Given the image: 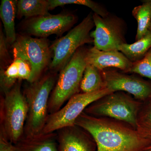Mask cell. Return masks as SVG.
<instances>
[{"mask_svg": "<svg viewBox=\"0 0 151 151\" xmlns=\"http://www.w3.org/2000/svg\"><path fill=\"white\" fill-rule=\"evenodd\" d=\"M113 92L105 88L92 93L75 94L64 107L48 116L42 135L48 134L56 130L75 126L76 120L88 106Z\"/></svg>", "mask_w": 151, "mask_h": 151, "instance_id": "cell-7", "label": "cell"}, {"mask_svg": "<svg viewBox=\"0 0 151 151\" xmlns=\"http://www.w3.org/2000/svg\"><path fill=\"white\" fill-rule=\"evenodd\" d=\"M5 36L2 29H0V65L1 69H5L12 62L9 54Z\"/></svg>", "mask_w": 151, "mask_h": 151, "instance_id": "cell-24", "label": "cell"}, {"mask_svg": "<svg viewBox=\"0 0 151 151\" xmlns=\"http://www.w3.org/2000/svg\"><path fill=\"white\" fill-rule=\"evenodd\" d=\"M87 50L84 46L78 48L60 70L49 101L48 111L51 114L59 111L65 102L78 94L87 65Z\"/></svg>", "mask_w": 151, "mask_h": 151, "instance_id": "cell-3", "label": "cell"}, {"mask_svg": "<svg viewBox=\"0 0 151 151\" xmlns=\"http://www.w3.org/2000/svg\"><path fill=\"white\" fill-rule=\"evenodd\" d=\"M95 29L91 32L94 47L99 50L119 51L122 45L127 43V25L124 19L109 13L102 17L93 13Z\"/></svg>", "mask_w": 151, "mask_h": 151, "instance_id": "cell-9", "label": "cell"}, {"mask_svg": "<svg viewBox=\"0 0 151 151\" xmlns=\"http://www.w3.org/2000/svg\"><path fill=\"white\" fill-rule=\"evenodd\" d=\"M147 151H151V148L150 149V150H148Z\"/></svg>", "mask_w": 151, "mask_h": 151, "instance_id": "cell-27", "label": "cell"}, {"mask_svg": "<svg viewBox=\"0 0 151 151\" xmlns=\"http://www.w3.org/2000/svg\"><path fill=\"white\" fill-rule=\"evenodd\" d=\"M46 135L34 139H26L15 145L19 151H59L56 143Z\"/></svg>", "mask_w": 151, "mask_h": 151, "instance_id": "cell-19", "label": "cell"}, {"mask_svg": "<svg viewBox=\"0 0 151 151\" xmlns=\"http://www.w3.org/2000/svg\"><path fill=\"white\" fill-rule=\"evenodd\" d=\"M17 1L2 0L0 6V17L4 24L6 40L12 45L15 42L17 34L15 27Z\"/></svg>", "mask_w": 151, "mask_h": 151, "instance_id": "cell-14", "label": "cell"}, {"mask_svg": "<svg viewBox=\"0 0 151 151\" xmlns=\"http://www.w3.org/2000/svg\"><path fill=\"white\" fill-rule=\"evenodd\" d=\"M0 151H19L15 145L10 142L2 133L0 137Z\"/></svg>", "mask_w": 151, "mask_h": 151, "instance_id": "cell-25", "label": "cell"}, {"mask_svg": "<svg viewBox=\"0 0 151 151\" xmlns=\"http://www.w3.org/2000/svg\"><path fill=\"white\" fill-rule=\"evenodd\" d=\"M151 48V31L149 30L142 38L134 43L122 45L119 51L131 62L134 63L142 59Z\"/></svg>", "mask_w": 151, "mask_h": 151, "instance_id": "cell-16", "label": "cell"}, {"mask_svg": "<svg viewBox=\"0 0 151 151\" xmlns=\"http://www.w3.org/2000/svg\"><path fill=\"white\" fill-rule=\"evenodd\" d=\"M94 27L93 13L90 12L66 35L53 42L50 45L52 60L49 66L51 72L61 70L78 48L93 42L91 32Z\"/></svg>", "mask_w": 151, "mask_h": 151, "instance_id": "cell-5", "label": "cell"}, {"mask_svg": "<svg viewBox=\"0 0 151 151\" xmlns=\"http://www.w3.org/2000/svg\"><path fill=\"white\" fill-rule=\"evenodd\" d=\"M48 0L17 1V17L27 19L50 14Z\"/></svg>", "mask_w": 151, "mask_h": 151, "instance_id": "cell-15", "label": "cell"}, {"mask_svg": "<svg viewBox=\"0 0 151 151\" xmlns=\"http://www.w3.org/2000/svg\"><path fill=\"white\" fill-rule=\"evenodd\" d=\"M149 30H150V31H151V22L150 23V27H149Z\"/></svg>", "mask_w": 151, "mask_h": 151, "instance_id": "cell-26", "label": "cell"}, {"mask_svg": "<svg viewBox=\"0 0 151 151\" xmlns=\"http://www.w3.org/2000/svg\"><path fill=\"white\" fill-rule=\"evenodd\" d=\"M128 73H137L151 80V48L142 59L133 63Z\"/></svg>", "mask_w": 151, "mask_h": 151, "instance_id": "cell-22", "label": "cell"}, {"mask_svg": "<svg viewBox=\"0 0 151 151\" xmlns=\"http://www.w3.org/2000/svg\"><path fill=\"white\" fill-rule=\"evenodd\" d=\"M101 70L93 65L87 64L80 84L83 93H92L105 89Z\"/></svg>", "mask_w": 151, "mask_h": 151, "instance_id": "cell-17", "label": "cell"}, {"mask_svg": "<svg viewBox=\"0 0 151 151\" xmlns=\"http://www.w3.org/2000/svg\"><path fill=\"white\" fill-rule=\"evenodd\" d=\"M12 46L13 55L26 60L31 65L32 72L29 82L32 83L40 78L50 65L52 58V52L47 38L17 34L15 42Z\"/></svg>", "mask_w": 151, "mask_h": 151, "instance_id": "cell-8", "label": "cell"}, {"mask_svg": "<svg viewBox=\"0 0 151 151\" xmlns=\"http://www.w3.org/2000/svg\"><path fill=\"white\" fill-rule=\"evenodd\" d=\"M101 72L105 88L112 92H127L137 100L151 97V84L137 76L112 69H104Z\"/></svg>", "mask_w": 151, "mask_h": 151, "instance_id": "cell-11", "label": "cell"}, {"mask_svg": "<svg viewBox=\"0 0 151 151\" xmlns=\"http://www.w3.org/2000/svg\"><path fill=\"white\" fill-rule=\"evenodd\" d=\"M85 109L95 117H107L127 123L136 129L140 103L124 92L108 94Z\"/></svg>", "mask_w": 151, "mask_h": 151, "instance_id": "cell-6", "label": "cell"}, {"mask_svg": "<svg viewBox=\"0 0 151 151\" xmlns=\"http://www.w3.org/2000/svg\"><path fill=\"white\" fill-rule=\"evenodd\" d=\"M48 1L50 10L66 5L75 4L87 7L91 9L94 12L93 13L102 17H105L110 13L105 6L99 3L90 0H48Z\"/></svg>", "mask_w": 151, "mask_h": 151, "instance_id": "cell-21", "label": "cell"}, {"mask_svg": "<svg viewBox=\"0 0 151 151\" xmlns=\"http://www.w3.org/2000/svg\"><path fill=\"white\" fill-rule=\"evenodd\" d=\"M73 127L65 128L60 135L58 151H93L92 142Z\"/></svg>", "mask_w": 151, "mask_h": 151, "instance_id": "cell-13", "label": "cell"}, {"mask_svg": "<svg viewBox=\"0 0 151 151\" xmlns=\"http://www.w3.org/2000/svg\"><path fill=\"white\" fill-rule=\"evenodd\" d=\"M56 81L55 73L51 72L29 83L24 89L23 94L28 106L26 139H34L42 134L48 117L49 97Z\"/></svg>", "mask_w": 151, "mask_h": 151, "instance_id": "cell-2", "label": "cell"}, {"mask_svg": "<svg viewBox=\"0 0 151 151\" xmlns=\"http://www.w3.org/2000/svg\"><path fill=\"white\" fill-rule=\"evenodd\" d=\"M21 80L4 93L2 104V134L10 142L16 145L22 140L27 119L28 106L21 89Z\"/></svg>", "mask_w": 151, "mask_h": 151, "instance_id": "cell-4", "label": "cell"}, {"mask_svg": "<svg viewBox=\"0 0 151 151\" xmlns=\"http://www.w3.org/2000/svg\"><path fill=\"white\" fill-rule=\"evenodd\" d=\"M132 14L138 24L136 41L142 38L149 30L151 22V0L143 1L142 5L134 8Z\"/></svg>", "mask_w": 151, "mask_h": 151, "instance_id": "cell-18", "label": "cell"}, {"mask_svg": "<svg viewBox=\"0 0 151 151\" xmlns=\"http://www.w3.org/2000/svg\"><path fill=\"white\" fill-rule=\"evenodd\" d=\"M136 130L144 137L151 141V107L139 113Z\"/></svg>", "mask_w": 151, "mask_h": 151, "instance_id": "cell-23", "label": "cell"}, {"mask_svg": "<svg viewBox=\"0 0 151 151\" xmlns=\"http://www.w3.org/2000/svg\"><path fill=\"white\" fill-rule=\"evenodd\" d=\"M86 60L87 64L93 65L101 71L112 67L126 73H128L133 63L120 51H102L94 46L87 49Z\"/></svg>", "mask_w": 151, "mask_h": 151, "instance_id": "cell-12", "label": "cell"}, {"mask_svg": "<svg viewBox=\"0 0 151 151\" xmlns=\"http://www.w3.org/2000/svg\"><path fill=\"white\" fill-rule=\"evenodd\" d=\"M78 18L70 13L42 16L25 19L21 25L23 34L47 38L52 35L61 37L75 24Z\"/></svg>", "mask_w": 151, "mask_h": 151, "instance_id": "cell-10", "label": "cell"}, {"mask_svg": "<svg viewBox=\"0 0 151 151\" xmlns=\"http://www.w3.org/2000/svg\"><path fill=\"white\" fill-rule=\"evenodd\" d=\"M75 126L88 132L94 139L97 151H147L151 141L132 127L83 112Z\"/></svg>", "mask_w": 151, "mask_h": 151, "instance_id": "cell-1", "label": "cell"}, {"mask_svg": "<svg viewBox=\"0 0 151 151\" xmlns=\"http://www.w3.org/2000/svg\"><path fill=\"white\" fill-rule=\"evenodd\" d=\"M19 80V68L18 61L14 58L12 62L5 69L0 70V85L4 93L12 88Z\"/></svg>", "mask_w": 151, "mask_h": 151, "instance_id": "cell-20", "label": "cell"}]
</instances>
